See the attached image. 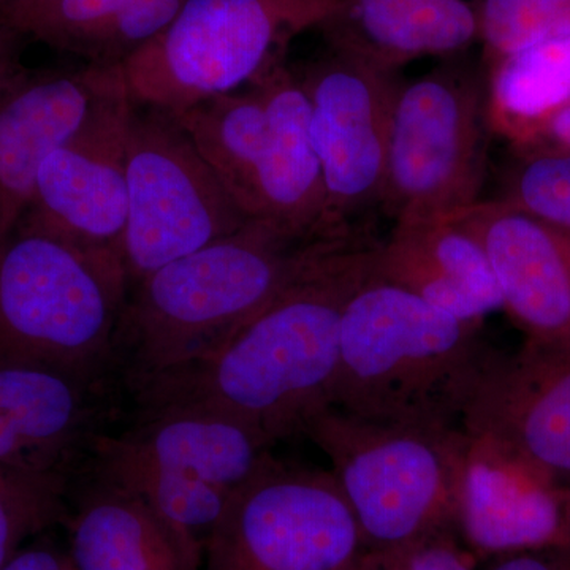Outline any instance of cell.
I'll list each match as a JSON object with an SVG mask.
<instances>
[{
    "mask_svg": "<svg viewBox=\"0 0 570 570\" xmlns=\"http://www.w3.org/2000/svg\"><path fill=\"white\" fill-rule=\"evenodd\" d=\"M295 71L309 104L330 227L355 235V220L381 206L400 80L395 70L332 47Z\"/></svg>",
    "mask_w": 570,
    "mask_h": 570,
    "instance_id": "11",
    "label": "cell"
},
{
    "mask_svg": "<svg viewBox=\"0 0 570 570\" xmlns=\"http://www.w3.org/2000/svg\"><path fill=\"white\" fill-rule=\"evenodd\" d=\"M489 94L445 63L397 85L381 206L393 219L448 217L480 202L489 167Z\"/></svg>",
    "mask_w": 570,
    "mask_h": 570,
    "instance_id": "8",
    "label": "cell"
},
{
    "mask_svg": "<svg viewBox=\"0 0 570 570\" xmlns=\"http://www.w3.org/2000/svg\"><path fill=\"white\" fill-rule=\"evenodd\" d=\"M305 438L332 461L366 551L411 546L455 531L456 494L468 448L463 428L390 425L328 407Z\"/></svg>",
    "mask_w": 570,
    "mask_h": 570,
    "instance_id": "5",
    "label": "cell"
},
{
    "mask_svg": "<svg viewBox=\"0 0 570 570\" xmlns=\"http://www.w3.org/2000/svg\"><path fill=\"white\" fill-rule=\"evenodd\" d=\"M562 238H564L566 246H568V253L570 257V236L562 235Z\"/></svg>",
    "mask_w": 570,
    "mask_h": 570,
    "instance_id": "33",
    "label": "cell"
},
{
    "mask_svg": "<svg viewBox=\"0 0 570 570\" xmlns=\"http://www.w3.org/2000/svg\"><path fill=\"white\" fill-rule=\"evenodd\" d=\"M569 102L570 36L497 59L489 91L491 126L519 137L538 134Z\"/></svg>",
    "mask_w": 570,
    "mask_h": 570,
    "instance_id": "23",
    "label": "cell"
},
{
    "mask_svg": "<svg viewBox=\"0 0 570 570\" xmlns=\"http://www.w3.org/2000/svg\"><path fill=\"white\" fill-rule=\"evenodd\" d=\"M366 553L332 472L272 456L235 491L205 547V570H355Z\"/></svg>",
    "mask_w": 570,
    "mask_h": 570,
    "instance_id": "10",
    "label": "cell"
},
{
    "mask_svg": "<svg viewBox=\"0 0 570 570\" xmlns=\"http://www.w3.org/2000/svg\"><path fill=\"white\" fill-rule=\"evenodd\" d=\"M71 480L0 466V569L36 535L63 524Z\"/></svg>",
    "mask_w": 570,
    "mask_h": 570,
    "instance_id": "25",
    "label": "cell"
},
{
    "mask_svg": "<svg viewBox=\"0 0 570 570\" xmlns=\"http://www.w3.org/2000/svg\"><path fill=\"white\" fill-rule=\"evenodd\" d=\"M539 132L546 134L550 140L557 142L560 151L570 153V102L540 127Z\"/></svg>",
    "mask_w": 570,
    "mask_h": 570,
    "instance_id": "32",
    "label": "cell"
},
{
    "mask_svg": "<svg viewBox=\"0 0 570 570\" xmlns=\"http://www.w3.org/2000/svg\"><path fill=\"white\" fill-rule=\"evenodd\" d=\"M479 40L494 59L570 36V0H478Z\"/></svg>",
    "mask_w": 570,
    "mask_h": 570,
    "instance_id": "26",
    "label": "cell"
},
{
    "mask_svg": "<svg viewBox=\"0 0 570 570\" xmlns=\"http://www.w3.org/2000/svg\"><path fill=\"white\" fill-rule=\"evenodd\" d=\"M135 0H0V21L22 40L85 58Z\"/></svg>",
    "mask_w": 570,
    "mask_h": 570,
    "instance_id": "24",
    "label": "cell"
},
{
    "mask_svg": "<svg viewBox=\"0 0 570 570\" xmlns=\"http://www.w3.org/2000/svg\"><path fill=\"white\" fill-rule=\"evenodd\" d=\"M479 562L448 530L401 549L366 551L355 570H478Z\"/></svg>",
    "mask_w": 570,
    "mask_h": 570,
    "instance_id": "28",
    "label": "cell"
},
{
    "mask_svg": "<svg viewBox=\"0 0 570 570\" xmlns=\"http://www.w3.org/2000/svg\"><path fill=\"white\" fill-rule=\"evenodd\" d=\"M0 570H77L69 550L56 546L52 540L40 539L31 546H22Z\"/></svg>",
    "mask_w": 570,
    "mask_h": 570,
    "instance_id": "29",
    "label": "cell"
},
{
    "mask_svg": "<svg viewBox=\"0 0 570 570\" xmlns=\"http://www.w3.org/2000/svg\"><path fill=\"white\" fill-rule=\"evenodd\" d=\"M129 291L121 254L18 225L0 238V366L121 387L115 340Z\"/></svg>",
    "mask_w": 570,
    "mask_h": 570,
    "instance_id": "4",
    "label": "cell"
},
{
    "mask_svg": "<svg viewBox=\"0 0 570 570\" xmlns=\"http://www.w3.org/2000/svg\"><path fill=\"white\" fill-rule=\"evenodd\" d=\"M317 29L328 47L395 71L426 56L452 58L479 40L469 0H333Z\"/></svg>",
    "mask_w": 570,
    "mask_h": 570,
    "instance_id": "21",
    "label": "cell"
},
{
    "mask_svg": "<svg viewBox=\"0 0 570 570\" xmlns=\"http://www.w3.org/2000/svg\"><path fill=\"white\" fill-rule=\"evenodd\" d=\"M482 325L371 273L341 318L333 407L390 425L461 428L493 352Z\"/></svg>",
    "mask_w": 570,
    "mask_h": 570,
    "instance_id": "3",
    "label": "cell"
},
{
    "mask_svg": "<svg viewBox=\"0 0 570 570\" xmlns=\"http://www.w3.org/2000/svg\"><path fill=\"white\" fill-rule=\"evenodd\" d=\"M535 471L570 480V343L527 340L517 354L491 352L461 419Z\"/></svg>",
    "mask_w": 570,
    "mask_h": 570,
    "instance_id": "14",
    "label": "cell"
},
{
    "mask_svg": "<svg viewBox=\"0 0 570 570\" xmlns=\"http://www.w3.org/2000/svg\"><path fill=\"white\" fill-rule=\"evenodd\" d=\"M482 245L504 309L527 340L570 343V257L564 238L502 200L450 214Z\"/></svg>",
    "mask_w": 570,
    "mask_h": 570,
    "instance_id": "16",
    "label": "cell"
},
{
    "mask_svg": "<svg viewBox=\"0 0 570 570\" xmlns=\"http://www.w3.org/2000/svg\"><path fill=\"white\" fill-rule=\"evenodd\" d=\"M264 88L268 130L254 175L250 219L306 242L347 238L326 217L324 175L311 134L309 104L294 67L283 59L257 80Z\"/></svg>",
    "mask_w": 570,
    "mask_h": 570,
    "instance_id": "18",
    "label": "cell"
},
{
    "mask_svg": "<svg viewBox=\"0 0 570 570\" xmlns=\"http://www.w3.org/2000/svg\"><path fill=\"white\" fill-rule=\"evenodd\" d=\"M373 272L461 321L483 324L504 309L485 250L450 217L396 219L387 242L374 249Z\"/></svg>",
    "mask_w": 570,
    "mask_h": 570,
    "instance_id": "20",
    "label": "cell"
},
{
    "mask_svg": "<svg viewBox=\"0 0 570 570\" xmlns=\"http://www.w3.org/2000/svg\"><path fill=\"white\" fill-rule=\"evenodd\" d=\"M347 238L306 242L250 219L142 277L130 287L116 332L122 392L212 354Z\"/></svg>",
    "mask_w": 570,
    "mask_h": 570,
    "instance_id": "2",
    "label": "cell"
},
{
    "mask_svg": "<svg viewBox=\"0 0 570 570\" xmlns=\"http://www.w3.org/2000/svg\"><path fill=\"white\" fill-rule=\"evenodd\" d=\"M455 531L479 561L520 551L568 550V487L489 439L468 434Z\"/></svg>",
    "mask_w": 570,
    "mask_h": 570,
    "instance_id": "15",
    "label": "cell"
},
{
    "mask_svg": "<svg viewBox=\"0 0 570 570\" xmlns=\"http://www.w3.org/2000/svg\"><path fill=\"white\" fill-rule=\"evenodd\" d=\"M566 487H568L569 498H570V480H569V482H568V483H566ZM568 551H569V553H570V547H569Z\"/></svg>",
    "mask_w": 570,
    "mask_h": 570,
    "instance_id": "34",
    "label": "cell"
},
{
    "mask_svg": "<svg viewBox=\"0 0 570 570\" xmlns=\"http://www.w3.org/2000/svg\"><path fill=\"white\" fill-rule=\"evenodd\" d=\"M121 66L29 71L0 100V238L31 204L41 164L77 132Z\"/></svg>",
    "mask_w": 570,
    "mask_h": 570,
    "instance_id": "17",
    "label": "cell"
},
{
    "mask_svg": "<svg viewBox=\"0 0 570 570\" xmlns=\"http://www.w3.org/2000/svg\"><path fill=\"white\" fill-rule=\"evenodd\" d=\"M69 553L77 570H200L205 550L134 491L82 471L71 482Z\"/></svg>",
    "mask_w": 570,
    "mask_h": 570,
    "instance_id": "19",
    "label": "cell"
},
{
    "mask_svg": "<svg viewBox=\"0 0 570 570\" xmlns=\"http://www.w3.org/2000/svg\"><path fill=\"white\" fill-rule=\"evenodd\" d=\"M126 414L119 385L39 366H0V466L73 482Z\"/></svg>",
    "mask_w": 570,
    "mask_h": 570,
    "instance_id": "13",
    "label": "cell"
},
{
    "mask_svg": "<svg viewBox=\"0 0 570 570\" xmlns=\"http://www.w3.org/2000/svg\"><path fill=\"white\" fill-rule=\"evenodd\" d=\"M21 37L0 21V100L28 73L21 62Z\"/></svg>",
    "mask_w": 570,
    "mask_h": 570,
    "instance_id": "31",
    "label": "cell"
},
{
    "mask_svg": "<svg viewBox=\"0 0 570 570\" xmlns=\"http://www.w3.org/2000/svg\"><path fill=\"white\" fill-rule=\"evenodd\" d=\"M376 246H333L212 354L134 384L127 412H209L246 423L275 444L305 438L333 407L340 330L348 298L373 273Z\"/></svg>",
    "mask_w": 570,
    "mask_h": 570,
    "instance_id": "1",
    "label": "cell"
},
{
    "mask_svg": "<svg viewBox=\"0 0 570 570\" xmlns=\"http://www.w3.org/2000/svg\"><path fill=\"white\" fill-rule=\"evenodd\" d=\"M175 118L250 219L255 168L268 130L266 97L261 82L208 97Z\"/></svg>",
    "mask_w": 570,
    "mask_h": 570,
    "instance_id": "22",
    "label": "cell"
},
{
    "mask_svg": "<svg viewBox=\"0 0 570 570\" xmlns=\"http://www.w3.org/2000/svg\"><path fill=\"white\" fill-rule=\"evenodd\" d=\"M499 200L570 236V153L554 149L524 157Z\"/></svg>",
    "mask_w": 570,
    "mask_h": 570,
    "instance_id": "27",
    "label": "cell"
},
{
    "mask_svg": "<svg viewBox=\"0 0 570 570\" xmlns=\"http://www.w3.org/2000/svg\"><path fill=\"white\" fill-rule=\"evenodd\" d=\"M333 0H186L163 33L121 63L134 104L178 115L238 91L317 29Z\"/></svg>",
    "mask_w": 570,
    "mask_h": 570,
    "instance_id": "7",
    "label": "cell"
},
{
    "mask_svg": "<svg viewBox=\"0 0 570 570\" xmlns=\"http://www.w3.org/2000/svg\"><path fill=\"white\" fill-rule=\"evenodd\" d=\"M487 561L483 570H570V553L562 549L520 551Z\"/></svg>",
    "mask_w": 570,
    "mask_h": 570,
    "instance_id": "30",
    "label": "cell"
},
{
    "mask_svg": "<svg viewBox=\"0 0 570 570\" xmlns=\"http://www.w3.org/2000/svg\"><path fill=\"white\" fill-rule=\"evenodd\" d=\"M134 107L121 70L77 132L41 164L31 204L18 225L122 257L129 209L127 141Z\"/></svg>",
    "mask_w": 570,
    "mask_h": 570,
    "instance_id": "12",
    "label": "cell"
},
{
    "mask_svg": "<svg viewBox=\"0 0 570 570\" xmlns=\"http://www.w3.org/2000/svg\"><path fill=\"white\" fill-rule=\"evenodd\" d=\"M272 439L209 412H126L94 448L85 471L145 498L205 550L239 487L272 459Z\"/></svg>",
    "mask_w": 570,
    "mask_h": 570,
    "instance_id": "6",
    "label": "cell"
},
{
    "mask_svg": "<svg viewBox=\"0 0 570 570\" xmlns=\"http://www.w3.org/2000/svg\"><path fill=\"white\" fill-rule=\"evenodd\" d=\"M129 209L122 262L130 287L249 217L171 112L135 104L127 141Z\"/></svg>",
    "mask_w": 570,
    "mask_h": 570,
    "instance_id": "9",
    "label": "cell"
}]
</instances>
